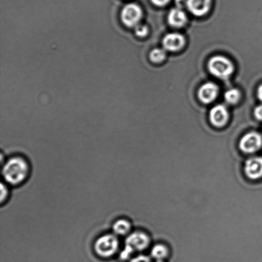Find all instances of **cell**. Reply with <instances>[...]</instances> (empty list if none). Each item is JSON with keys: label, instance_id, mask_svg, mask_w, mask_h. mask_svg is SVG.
I'll return each instance as SVG.
<instances>
[{"label": "cell", "instance_id": "6da1fadb", "mask_svg": "<svg viewBox=\"0 0 262 262\" xmlns=\"http://www.w3.org/2000/svg\"><path fill=\"white\" fill-rule=\"evenodd\" d=\"M30 165L25 158L15 156L8 159L2 166V177L6 183L18 186L27 179L30 174Z\"/></svg>", "mask_w": 262, "mask_h": 262}, {"label": "cell", "instance_id": "7a4b0ae2", "mask_svg": "<svg viewBox=\"0 0 262 262\" xmlns=\"http://www.w3.org/2000/svg\"><path fill=\"white\" fill-rule=\"evenodd\" d=\"M119 241L114 233H108L99 237L94 243L95 252L99 257L108 258L112 257L119 250Z\"/></svg>", "mask_w": 262, "mask_h": 262}, {"label": "cell", "instance_id": "3957f363", "mask_svg": "<svg viewBox=\"0 0 262 262\" xmlns=\"http://www.w3.org/2000/svg\"><path fill=\"white\" fill-rule=\"evenodd\" d=\"M124 250L120 257L122 259L129 258L134 251L145 250L150 245V238L143 232H135L127 235L125 239Z\"/></svg>", "mask_w": 262, "mask_h": 262}, {"label": "cell", "instance_id": "277c9868", "mask_svg": "<svg viewBox=\"0 0 262 262\" xmlns=\"http://www.w3.org/2000/svg\"><path fill=\"white\" fill-rule=\"evenodd\" d=\"M208 67L210 73L221 79L228 78L234 70L232 63L222 56L212 57L209 60Z\"/></svg>", "mask_w": 262, "mask_h": 262}, {"label": "cell", "instance_id": "5b68a950", "mask_svg": "<svg viewBox=\"0 0 262 262\" xmlns=\"http://www.w3.org/2000/svg\"><path fill=\"white\" fill-rule=\"evenodd\" d=\"M262 146V137L260 134L252 132L246 134L239 142L241 150L246 154H253Z\"/></svg>", "mask_w": 262, "mask_h": 262}, {"label": "cell", "instance_id": "8992f818", "mask_svg": "<svg viewBox=\"0 0 262 262\" xmlns=\"http://www.w3.org/2000/svg\"><path fill=\"white\" fill-rule=\"evenodd\" d=\"M142 10L138 5L128 4L122 10V20L127 27H136L142 17Z\"/></svg>", "mask_w": 262, "mask_h": 262}, {"label": "cell", "instance_id": "52a82bcc", "mask_svg": "<svg viewBox=\"0 0 262 262\" xmlns=\"http://www.w3.org/2000/svg\"><path fill=\"white\" fill-rule=\"evenodd\" d=\"M246 176L251 180H258L262 177V158L253 157L246 161L245 166Z\"/></svg>", "mask_w": 262, "mask_h": 262}, {"label": "cell", "instance_id": "ba28073f", "mask_svg": "<svg viewBox=\"0 0 262 262\" xmlns=\"http://www.w3.org/2000/svg\"><path fill=\"white\" fill-rule=\"evenodd\" d=\"M229 114L225 106L217 105L210 110V120L211 124L216 127H222L227 124Z\"/></svg>", "mask_w": 262, "mask_h": 262}, {"label": "cell", "instance_id": "9c48e42d", "mask_svg": "<svg viewBox=\"0 0 262 262\" xmlns=\"http://www.w3.org/2000/svg\"><path fill=\"white\" fill-rule=\"evenodd\" d=\"M211 0H186V7L196 16H203L209 11Z\"/></svg>", "mask_w": 262, "mask_h": 262}, {"label": "cell", "instance_id": "30bf717a", "mask_svg": "<svg viewBox=\"0 0 262 262\" xmlns=\"http://www.w3.org/2000/svg\"><path fill=\"white\" fill-rule=\"evenodd\" d=\"M185 43L183 36L177 33L167 34L163 38V45L165 50L169 51H177L181 50Z\"/></svg>", "mask_w": 262, "mask_h": 262}, {"label": "cell", "instance_id": "8fae6325", "mask_svg": "<svg viewBox=\"0 0 262 262\" xmlns=\"http://www.w3.org/2000/svg\"><path fill=\"white\" fill-rule=\"evenodd\" d=\"M218 87L213 83H207L201 86L199 92V97L203 103L209 104L214 101L218 94Z\"/></svg>", "mask_w": 262, "mask_h": 262}, {"label": "cell", "instance_id": "7c38bea8", "mask_svg": "<svg viewBox=\"0 0 262 262\" xmlns=\"http://www.w3.org/2000/svg\"><path fill=\"white\" fill-rule=\"evenodd\" d=\"M168 23L171 27L180 28L183 27L187 22V16L182 10L176 8L169 12L168 17Z\"/></svg>", "mask_w": 262, "mask_h": 262}, {"label": "cell", "instance_id": "4fadbf2b", "mask_svg": "<svg viewBox=\"0 0 262 262\" xmlns=\"http://www.w3.org/2000/svg\"><path fill=\"white\" fill-rule=\"evenodd\" d=\"M112 229L115 235L125 236L129 234L131 229H132V225L129 220L120 219L114 223Z\"/></svg>", "mask_w": 262, "mask_h": 262}, {"label": "cell", "instance_id": "5bb4252c", "mask_svg": "<svg viewBox=\"0 0 262 262\" xmlns=\"http://www.w3.org/2000/svg\"><path fill=\"white\" fill-rule=\"evenodd\" d=\"M151 255L156 260H162L168 256V248L162 245H156L151 250Z\"/></svg>", "mask_w": 262, "mask_h": 262}, {"label": "cell", "instance_id": "9a60e30c", "mask_svg": "<svg viewBox=\"0 0 262 262\" xmlns=\"http://www.w3.org/2000/svg\"><path fill=\"white\" fill-rule=\"evenodd\" d=\"M241 98L240 92L237 89H232L226 92L225 99L226 101L230 104L237 103Z\"/></svg>", "mask_w": 262, "mask_h": 262}, {"label": "cell", "instance_id": "2e32d148", "mask_svg": "<svg viewBox=\"0 0 262 262\" xmlns=\"http://www.w3.org/2000/svg\"><path fill=\"white\" fill-rule=\"evenodd\" d=\"M166 52L160 48H156L151 51L150 54V58L154 63H160L166 58Z\"/></svg>", "mask_w": 262, "mask_h": 262}, {"label": "cell", "instance_id": "e0dca14e", "mask_svg": "<svg viewBox=\"0 0 262 262\" xmlns=\"http://www.w3.org/2000/svg\"><path fill=\"white\" fill-rule=\"evenodd\" d=\"M135 32L139 37H145L148 33V27L146 25H138L136 27Z\"/></svg>", "mask_w": 262, "mask_h": 262}, {"label": "cell", "instance_id": "ac0fdd59", "mask_svg": "<svg viewBox=\"0 0 262 262\" xmlns=\"http://www.w3.org/2000/svg\"><path fill=\"white\" fill-rule=\"evenodd\" d=\"M9 196V189H8L6 185L1 184V203H4L7 201Z\"/></svg>", "mask_w": 262, "mask_h": 262}, {"label": "cell", "instance_id": "d6986e66", "mask_svg": "<svg viewBox=\"0 0 262 262\" xmlns=\"http://www.w3.org/2000/svg\"><path fill=\"white\" fill-rule=\"evenodd\" d=\"M130 262H151L150 259L147 256L140 255L134 258Z\"/></svg>", "mask_w": 262, "mask_h": 262}, {"label": "cell", "instance_id": "ffe728a7", "mask_svg": "<svg viewBox=\"0 0 262 262\" xmlns=\"http://www.w3.org/2000/svg\"><path fill=\"white\" fill-rule=\"evenodd\" d=\"M151 2L156 6L163 7L168 4L170 0H151Z\"/></svg>", "mask_w": 262, "mask_h": 262}, {"label": "cell", "instance_id": "44dd1931", "mask_svg": "<svg viewBox=\"0 0 262 262\" xmlns=\"http://www.w3.org/2000/svg\"><path fill=\"white\" fill-rule=\"evenodd\" d=\"M255 116L259 120H262V105L256 107L255 110Z\"/></svg>", "mask_w": 262, "mask_h": 262}, {"label": "cell", "instance_id": "7402d4cb", "mask_svg": "<svg viewBox=\"0 0 262 262\" xmlns=\"http://www.w3.org/2000/svg\"><path fill=\"white\" fill-rule=\"evenodd\" d=\"M177 8L181 9L184 6L186 7V0H176Z\"/></svg>", "mask_w": 262, "mask_h": 262}, {"label": "cell", "instance_id": "603a6c76", "mask_svg": "<svg viewBox=\"0 0 262 262\" xmlns=\"http://www.w3.org/2000/svg\"><path fill=\"white\" fill-rule=\"evenodd\" d=\"M257 95L258 99L262 102V84L259 86Z\"/></svg>", "mask_w": 262, "mask_h": 262}, {"label": "cell", "instance_id": "cb8c5ba5", "mask_svg": "<svg viewBox=\"0 0 262 262\" xmlns=\"http://www.w3.org/2000/svg\"><path fill=\"white\" fill-rule=\"evenodd\" d=\"M157 262H163V261L162 260H158V261H157Z\"/></svg>", "mask_w": 262, "mask_h": 262}]
</instances>
